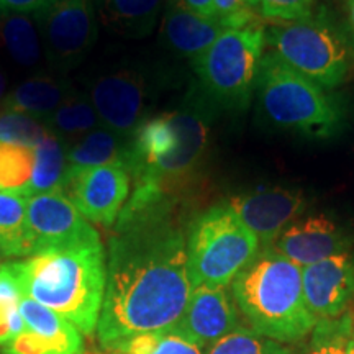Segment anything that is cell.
Here are the masks:
<instances>
[{
  "instance_id": "13",
  "label": "cell",
  "mask_w": 354,
  "mask_h": 354,
  "mask_svg": "<svg viewBox=\"0 0 354 354\" xmlns=\"http://www.w3.org/2000/svg\"><path fill=\"white\" fill-rule=\"evenodd\" d=\"M228 205L258 236L261 248H269L292 221L304 214L307 198L302 190L276 185L234 196Z\"/></svg>"
},
{
  "instance_id": "33",
  "label": "cell",
  "mask_w": 354,
  "mask_h": 354,
  "mask_svg": "<svg viewBox=\"0 0 354 354\" xmlns=\"http://www.w3.org/2000/svg\"><path fill=\"white\" fill-rule=\"evenodd\" d=\"M53 0H0V13H24L35 15L44 10Z\"/></svg>"
},
{
  "instance_id": "25",
  "label": "cell",
  "mask_w": 354,
  "mask_h": 354,
  "mask_svg": "<svg viewBox=\"0 0 354 354\" xmlns=\"http://www.w3.org/2000/svg\"><path fill=\"white\" fill-rule=\"evenodd\" d=\"M26 205L21 190L0 189V258H26Z\"/></svg>"
},
{
  "instance_id": "8",
  "label": "cell",
  "mask_w": 354,
  "mask_h": 354,
  "mask_svg": "<svg viewBox=\"0 0 354 354\" xmlns=\"http://www.w3.org/2000/svg\"><path fill=\"white\" fill-rule=\"evenodd\" d=\"M266 46L290 68L326 91L344 82L349 51L328 20L313 13L297 21H277L266 30Z\"/></svg>"
},
{
  "instance_id": "20",
  "label": "cell",
  "mask_w": 354,
  "mask_h": 354,
  "mask_svg": "<svg viewBox=\"0 0 354 354\" xmlns=\"http://www.w3.org/2000/svg\"><path fill=\"white\" fill-rule=\"evenodd\" d=\"M0 56L13 68L35 74L46 64L41 35L33 15L0 13Z\"/></svg>"
},
{
  "instance_id": "10",
  "label": "cell",
  "mask_w": 354,
  "mask_h": 354,
  "mask_svg": "<svg viewBox=\"0 0 354 354\" xmlns=\"http://www.w3.org/2000/svg\"><path fill=\"white\" fill-rule=\"evenodd\" d=\"M100 236L61 192L37 194L26 205V258L99 243Z\"/></svg>"
},
{
  "instance_id": "28",
  "label": "cell",
  "mask_w": 354,
  "mask_h": 354,
  "mask_svg": "<svg viewBox=\"0 0 354 354\" xmlns=\"http://www.w3.org/2000/svg\"><path fill=\"white\" fill-rule=\"evenodd\" d=\"M35 167V148L0 143V189L25 190Z\"/></svg>"
},
{
  "instance_id": "29",
  "label": "cell",
  "mask_w": 354,
  "mask_h": 354,
  "mask_svg": "<svg viewBox=\"0 0 354 354\" xmlns=\"http://www.w3.org/2000/svg\"><path fill=\"white\" fill-rule=\"evenodd\" d=\"M205 354H292L290 348L253 330L238 328L205 349Z\"/></svg>"
},
{
  "instance_id": "38",
  "label": "cell",
  "mask_w": 354,
  "mask_h": 354,
  "mask_svg": "<svg viewBox=\"0 0 354 354\" xmlns=\"http://www.w3.org/2000/svg\"><path fill=\"white\" fill-rule=\"evenodd\" d=\"M258 2H259V0H248V3H250V6L253 8H258Z\"/></svg>"
},
{
  "instance_id": "7",
  "label": "cell",
  "mask_w": 354,
  "mask_h": 354,
  "mask_svg": "<svg viewBox=\"0 0 354 354\" xmlns=\"http://www.w3.org/2000/svg\"><path fill=\"white\" fill-rule=\"evenodd\" d=\"M266 46V28L225 30L192 61L198 87L216 107L241 112L253 99L256 74Z\"/></svg>"
},
{
  "instance_id": "35",
  "label": "cell",
  "mask_w": 354,
  "mask_h": 354,
  "mask_svg": "<svg viewBox=\"0 0 354 354\" xmlns=\"http://www.w3.org/2000/svg\"><path fill=\"white\" fill-rule=\"evenodd\" d=\"M6 95H7V74L6 71H3L2 64H0V105H2Z\"/></svg>"
},
{
  "instance_id": "30",
  "label": "cell",
  "mask_w": 354,
  "mask_h": 354,
  "mask_svg": "<svg viewBox=\"0 0 354 354\" xmlns=\"http://www.w3.org/2000/svg\"><path fill=\"white\" fill-rule=\"evenodd\" d=\"M50 133L46 123L28 115L0 110V143L37 148Z\"/></svg>"
},
{
  "instance_id": "24",
  "label": "cell",
  "mask_w": 354,
  "mask_h": 354,
  "mask_svg": "<svg viewBox=\"0 0 354 354\" xmlns=\"http://www.w3.org/2000/svg\"><path fill=\"white\" fill-rule=\"evenodd\" d=\"M128 143L130 140L110 131L109 128L99 127L69 146V169H84V167L102 166L109 165V162L125 165Z\"/></svg>"
},
{
  "instance_id": "5",
  "label": "cell",
  "mask_w": 354,
  "mask_h": 354,
  "mask_svg": "<svg viewBox=\"0 0 354 354\" xmlns=\"http://www.w3.org/2000/svg\"><path fill=\"white\" fill-rule=\"evenodd\" d=\"M254 92L261 113L271 125L308 138H331L344 127L338 97L290 68L276 53H264Z\"/></svg>"
},
{
  "instance_id": "2",
  "label": "cell",
  "mask_w": 354,
  "mask_h": 354,
  "mask_svg": "<svg viewBox=\"0 0 354 354\" xmlns=\"http://www.w3.org/2000/svg\"><path fill=\"white\" fill-rule=\"evenodd\" d=\"M214 107L201 87L190 88L179 107L141 123L125 158L130 196L183 201L196 187L209 154Z\"/></svg>"
},
{
  "instance_id": "31",
  "label": "cell",
  "mask_w": 354,
  "mask_h": 354,
  "mask_svg": "<svg viewBox=\"0 0 354 354\" xmlns=\"http://www.w3.org/2000/svg\"><path fill=\"white\" fill-rule=\"evenodd\" d=\"M317 0H259L258 10L264 19L297 21L313 15Z\"/></svg>"
},
{
  "instance_id": "14",
  "label": "cell",
  "mask_w": 354,
  "mask_h": 354,
  "mask_svg": "<svg viewBox=\"0 0 354 354\" xmlns=\"http://www.w3.org/2000/svg\"><path fill=\"white\" fill-rule=\"evenodd\" d=\"M19 312L24 328L7 344L3 354H82V333L73 323L44 305L21 297Z\"/></svg>"
},
{
  "instance_id": "22",
  "label": "cell",
  "mask_w": 354,
  "mask_h": 354,
  "mask_svg": "<svg viewBox=\"0 0 354 354\" xmlns=\"http://www.w3.org/2000/svg\"><path fill=\"white\" fill-rule=\"evenodd\" d=\"M69 146L50 131L35 148V167L30 184L21 192L28 197L37 194H63L66 176H68Z\"/></svg>"
},
{
  "instance_id": "1",
  "label": "cell",
  "mask_w": 354,
  "mask_h": 354,
  "mask_svg": "<svg viewBox=\"0 0 354 354\" xmlns=\"http://www.w3.org/2000/svg\"><path fill=\"white\" fill-rule=\"evenodd\" d=\"M190 294L183 201L128 198L109 238L100 344L112 351L131 336L172 330Z\"/></svg>"
},
{
  "instance_id": "3",
  "label": "cell",
  "mask_w": 354,
  "mask_h": 354,
  "mask_svg": "<svg viewBox=\"0 0 354 354\" xmlns=\"http://www.w3.org/2000/svg\"><path fill=\"white\" fill-rule=\"evenodd\" d=\"M8 264L21 297L59 313L84 336L95 333L107 277V253L102 241L46 251Z\"/></svg>"
},
{
  "instance_id": "11",
  "label": "cell",
  "mask_w": 354,
  "mask_h": 354,
  "mask_svg": "<svg viewBox=\"0 0 354 354\" xmlns=\"http://www.w3.org/2000/svg\"><path fill=\"white\" fill-rule=\"evenodd\" d=\"M86 94L100 123L130 140L146 120L149 87L143 74L133 68H115L100 73L88 84Z\"/></svg>"
},
{
  "instance_id": "26",
  "label": "cell",
  "mask_w": 354,
  "mask_h": 354,
  "mask_svg": "<svg viewBox=\"0 0 354 354\" xmlns=\"http://www.w3.org/2000/svg\"><path fill=\"white\" fill-rule=\"evenodd\" d=\"M354 338V318L344 313L331 320H318L302 342L290 348L292 354H348Z\"/></svg>"
},
{
  "instance_id": "17",
  "label": "cell",
  "mask_w": 354,
  "mask_h": 354,
  "mask_svg": "<svg viewBox=\"0 0 354 354\" xmlns=\"http://www.w3.org/2000/svg\"><path fill=\"white\" fill-rule=\"evenodd\" d=\"M353 236L326 215L297 218L279 234L272 248L287 259L307 268L351 250Z\"/></svg>"
},
{
  "instance_id": "21",
  "label": "cell",
  "mask_w": 354,
  "mask_h": 354,
  "mask_svg": "<svg viewBox=\"0 0 354 354\" xmlns=\"http://www.w3.org/2000/svg\"><path fill=\"white\" fill-rule=\"evenodd\" d=\"M166 0H94L97 19L115 35L145 38L156 26Z\"/></svg>"
},
{
  "instance_id": "18",
  "label": "cell",
  "mask_w": 354,
  "mask_h": 354,
  "mask_svg": "<svg viewBox=\"0 0 354 354\" xmlns=\"http://www.w3.org/2000/svg\"><path fill=\"white\" fill-rule=\"evenodd\" d=\"M227 28L220 21L205 19L190 10L183 0H166L165 2L161 35L176 55L194 61Z\"/></svg>"
},
{
  "instance_id": "19",
  "label": "cell",
  "mask_w": 354,
  "mask_h": 354,
  "mask_svg": "<svg viewBox=\"0 0 354 354\" xmlns=\"http://www.w3.org/2000/svg\"><path fill=\"white\" fill-rule=\"evenodd\" d=\"M73 91L64 74H33L7 92L0 110L24 113L46 123Z\"/></svg>"
},
{
  "instance_id": "34",
  "label": "cell",
  "mask_w": 354,
  "mask_h": 354,
  "mask_svg": "<svg viewBox=\"0 0 354 354\" xmlns=\"http://www.w3.org/2000/svg\"><path fill=\"white\" fill-rule=\"evenodd\" d=\"M183 2L185 3V7H189L190 10L196 12L197 15L215 20L214 0H183Z\"/></svg>"
},
{
  "instance_id": "15",
  "label": "cell",
  "mask_w": 354,
  "mask_h": 354,
  "mask_svg": "<svg viewBox=\"0 0 354 354\" xmlns=\"http://www.w3.org/2000/svg\"><path fill=\"white\" fill-rule=\"evenodd\" d=\"M304 299L315 320H331L346 313L354 299V258L331 256L302 268Z\"/></svg>"
},
{
  "instance_id": "27",
  "label": "cell",
  "mask_w": 354,
  "mask_h": 354,
  "mask_svg": "<svg viewBox=\"0 0 354 354\" xmlns=\"http://www.w3.org/2000/svg\"><path fill=\"white\" fill-rule=\"evenodd\" d=\"M112 351L117 354H205L202 348L172 330L131 336Z\"/></svg>"
},
{
  "instance_id": "6",
  "label": "cell",
  "mask_w": 354,
  "mask_h": 354,
  "mask_svg": "<svg viewBox=\"0 0 354 354\" xmlns=\"http://www.w3.org/2000/svg\"><path fill=\"white\" fill-rule=\"evenodd\" d=\"M258 236L228 202L194 218L187 232V268L194 287H228L259 251Z\"/></svg>"
},
{
  "instance_id": "12",
  "label": "cell",
  "mask_w": 354,
  "mask_h": 354,
  "mask_svg": "<svg viewBox=\"0 0 354 354\" xmlns=\"http://www.w3.org/2000/svg\"><path fill=\"white\" fill-rule=\"evenodd\" d=\"M131 179L123 162L69 169L63 194L86 220L112 228L130 197Z\"/></svg>"
},
{
  "instance_id": "36",
  "label": "cell",
  "mask_w": 354,
  "mask_h": 354,
  "mask_svg": "<svg viewBox=\"0 0 354 354\" xmlns=\"http://www.w3.org/2000/svg\"><path fill=\"white\" fill-rule=\"evenodd\" d=\"M348 19H349V25H351V30L354 35V0H348Z\"/></svg>"
},
{
  "instance_id": "32",
  "label": "cell",
  "mask_w": 354,
  "mask_h": 354,
  "mask_svg": "<svg viewBox=\"0 0 354 354\" xmlns=\"http://www.w3.org/2000/svg\"><path fill=\"white\" fill-rule=\"evenodd\" d=\"M215 20L227 30L256 25L254 8L248 0H214Z\"/></svg>"
},
{
  "instance_id": "37",
  "label": "cell",
  "mask_w": 354,
  "mask_h": 354,
  "mask_svg": "<svg viewBox=\"0 0 354 354\" xmlns=\"http://www.w3.org/2000/svg\"><path fill=\"white\" fill-rule=\"evenodd\" d=\"M348 354H354V338L351 339V343H349V348H348Z\"/></svg>"
},
{
  "instance_id": "23",
  "label": "cell",
  "mask_w": 354,
  "mask_h": 354,
  "mask_svg": "<svg viewBox=\"0 0 354 354\" xmlns=\"http://www.w3.org/2000/svg\"><path fill=\"white\" fill-rule=\"evenodd\" d=\"M46 127L50 128L53 135L71 146L84 138L87 133L104 125L100 123L99 115L86 92H79L74 88L63 104L56 109V112L48 118Z\"/></svg>"
},
{
  "instance_id": "9",
  "label": "cell",
  "mask_w": 354,
  "mask_h": 354,
  "mask_svg": "<svg viewBox=\"0 0 354 354\" xmlns=\"http://www.w3.org/2000/svg\"><path fill=\"white\" fill-rule=\"evenodd\" d=\"M33 17L41 35L46 64L56 74L77 68L99 38L94 0H53Z\"/></svg>"
},
{
  "instance_id": "4",
  "label": "cell",
  "mask_w": 354,
  "mask_h": 354,
  "mask_svg": "<svg viewBox=\"0 0 354 354\" xmlns=\"http://www.w3.org/2000/svg\"><path fill=\"white\" fill-rule=\"evenodd\" d=\"M232 295L250 330L282 344H295L317 320L304 299L302 268L272 246L259 248L232 282Z\"/></svg>"
},
{
  "instance_id": "16",
  "label": "cell",
  "mask_w": 354,
  "mask_h": 354,
  "mask_svg": "<svg viewBox=\"0 0 354 354\" xmlns=\"http://www.w3.org/2000/svg\"><path fill=\"white\" fill-rule=\"evenodd\" d=\"M241 328L228 287H194L184 315L172 328L198 348L209 349L218 339Z\"/></svg>"
}]
</instances>
